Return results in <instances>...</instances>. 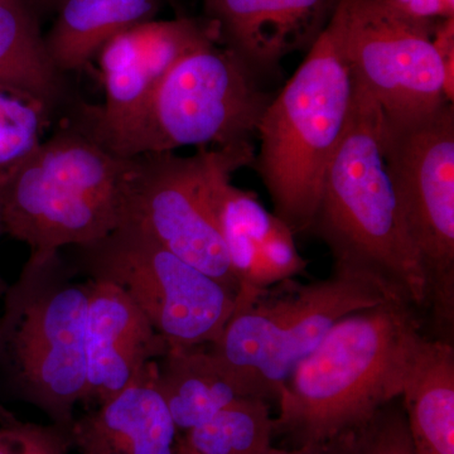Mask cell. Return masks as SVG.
Returning a JSON list of instances; mask_svg holds the SVG:
<instances>
[{
    "instance_id": "cell-24",
    "label": "cell",
    "mask_w": 454,
    "mask_h": 454,
    "mask_svg": "<svg viewBox=\"0 0 454 454\" xmlns=\"http://www.w3.org/2000/svg\"><path fill=\"white\" fill-rule=\"evenodd\" d=\"M71 450L70 432L55 424L16 419L0 426V454H70Z\"/></svg>"
},
{
    "instance_id": "cell-15",
    "label": "cell",
    "mask_w": 454,
    "mask_h": 454,
    "mask_svg": "<svg viewBox=\"0 0 454 454\" xmlns=\"http://www.w3.org/2000/svg\"><path fill=\"white\" fill-rule=\"evenodd\" d=\"M220 225L227 260L238 284L236 300L293 279L307 268L294 234L252 191L227 182L221 192Z\"/></svg>"
},
{
    "instance_id": "cell-8",
    "label": "cell",
    "mask_w": 454,
    "mask_h": 454,
    "mask_svg": "<svg viewBox=\"0 0 454 454\" xmlns=\"http://www.w3.org/2000/svg\"><path fill=\"white\" fill-rule=\"evenodd\" d=\"M253 143L137 155L121 225L145 232L230 291L238 293L220 225L221 192L236 170L252 166Z\"/></svg>"
},
{
    "instance_id": "cell-28",
    "label": "cell",
    "mask_w": 454,
    "mask_h": 454,
    "mask_svg": "<svg viewBox=\"0 0 454 454\" xmlns=\"http://www.w3.org/2000/svg\"><path fill=\"white\" fill-rule=\"evenodd\" d=\"M13 420H16V418H14V415L12 413H9L7 409L4 408L2 404H0V423H9L13 422Z\"/></svg>"
},
{
    "instance_id": "cell-33",
    "label": "cell",
    "mask_w": 454,
    "mask_h": 454,
    "mask_svg": "<svg viewBox=\"0 0 454 454\" xmlns=\"http://www.w3.org/2000/svg\"><path fill=\"white\" fill-rule=\"evenodd\" d=\"M61 2H62V0H59V3H61Z\"/></svg>"
},
{
    "instance_id": "cell-7",
    "label": "cell",
    "mask_w": 454,
    "mask_h": 454,
    "mask_svg": "<svg viewBox=\"0 0 454 454\" xmlns=\"http://www.w3.org/2000/svg\"><path fill=\"white\" fill-rule=\"evenodd\" d=\"M271 100L240 57L211 42L173 66L113 152L131 158L182 146L230 148L253 143Z\"/></svg>"
},
{
    "instance_id": "cell-23",
    "label": "cell",
    "mask_w": 454,
    "mask_h": 454,
    "mask_svg": "<svg viewBox=\"0 0 454 454\" xmlns=\"http://www.w3.org/2000/svg\"><path fill=\"white\" fill-rule=\"evenodd\" d=\"M356 454H414L400 397L379 409L358 429Z\"/></svg>"
},
{
    "instance_id": "cell-12",
    "label": "cell",
    "mask_w": 454,
    "mask_h": 454,
    "mask_svg": "<svg viewBox=\"0 0 454 454\" xmlns=\"http://www.w3.org/2000/svg\"><path fill=\"white\" fill-rule=\"evenodd\" d=\"M211 42H219L215 27L192 18L149 20L116 35L98 53L104 106H83L74 124L113 152L173 66Z\"/></svg>"
},
{
    "instance_id": "cell-27",
    "label": "cell",
    "mask_w": 454,
    "mask_h": 454,
    "mask_svg": "<svg viewBox=\"0 0 454 454\" xmlns=\"http://www.w3.org/2000/svg\"><path fill=\"white\" fill-rule=\"evenodd\" d=\"M394 7L418 20L437 22L443 18L454 17L443 0H387Z\"/></svg>"
},
{
    "instance_id": "cell-20",
    "label": "cell",
    "mask_w": 454,
    "mask_h": 454,
    "mask_svg": "<svg viewBox=\"0 0 454 454\" xmlns=\"http://www.w3.org/2000/svg\"><path fill=\"white\" fill-rule=\"evenodd\" d=\"M0 91L53 112L64 98L57 70L26 0H0Z\"/></svg>"
},
{
    "instance_id": "cell-18",
    "label": "cell",
    "mask_w": 454,
    "mask_h": 454,
    "mask_svg": "<svg viewBox=\"0 0 454 454\" xmlns=\"http://www.w3.org/2000/svg\"><path fill=\"white\" fill-rule=\"evenodd\" d=\"M400 399L414 454H454L453 343L424 337Z\"/></svg>"
},
{
    "instance_id": "cell-14",
    "label": "cell",
    "mask_w": 454,
    "mask_h": 454,
    "mask_svg": "<svg viewBox=\"0 0 454 454\" xmlns=\"http://www.w3.org/2000/svg\"><path fill=\"white\" fill-rule=\"evenodd\" d=\"M339 0H203L219 43L259 79L279 71L284 57L309 51Z\"/></svg>"
},
{
    "instance_id": "cell-19",
    "label": "cell",
    "mask_w": 454,
    "mask_h": 454,
    "mask_svg": "<svg viewBox=\"0 0 454 454\" xmlns=\"http://www.w3.org/2000/svg\"><path fill=\"white\" fill-rule=\"evenodd\" d=\"M162 0H62L44 37L61 74L82 70L116 35L153 20Z\"/></svg>"
},
{
    "instance_id": "cell-3",
    "label": "cell",
    "mask_w": 454,
    "mask_h": 454,
    "mask_svg": "<svg viewBox=\"0 0 454 454\" xmlns=\"http://www.w3.org/2000/svg\"><path fill=\"white\" fill-rule=\"evenodd\" d=\"M137 157H121L76 125L62 128L0 186L3 234L49 258L121 225Z\"/></svg>"
},
{
    "instance_id": "cell-31",
    "label": "cell",
    "mask_w": 454,
    "mask_h": 454,
    "mask_svg": "<svg viewBox=\"0 0 454 454\" xmlns=\"http://www.w3.org/2000/svg\"><path fill=\"white\" fill-rule=\"evenodd\" d=\"M42 5H46V7H51V5H57L59 7V0H38Z\"/></svg>"
},
{
    "instance_id": "cell-32",
    "label": "cell",
    "mask_w": 454,
    "mask_h": 454,
    "mask_svg": "<svg viewBox=\"0 0 454 454\" xmlns=\"http://www.w3.org/2000/svg\"><path fill=\"white\" fill-rule=\"evenodd\" d=\"M444 4L447 5V8L450 9L452 13H454V0H443Z\"/></svg>"
},
{
    "instance_id": "cell-30",
    "label": "cell",
    "mask_w": 454,
    "mask_h": 454,
    "mask_svg": "<svg viewBox=\"0 0 454 454\" xmlns=\"http://www.w3.org/2000/svg\"><path fill=\"white\" fill-rule=\"evenodd\" d=\"M0 234H3L2 225H0ZM8 286L4 283V280L0 277V295H4L5 291H7Z\"/></svg>"
},
{
    "instance_id": "cell-29",
    "label": "cell",
    "mask_w": 454,
    "mask_h": 454,
    "mask_svg": "<svg viewBox=\"0 0 454 454\" xmlns=\"http://www.w3.org/2000/svg\"><path fill=\"white\" fill-rule=\"evenodd\" d=\"M179 454H199L196 453L195 450H191L190 447L187 446L184 442V438L181 441V447H179Z\"/></svg>"
},
{
    "instance_id": "cell-5",
    "label": "cell",
    "mask_w": 454,
    "mask_h": 454,
    "mask_svg": "<svg viewBox=\"0 0 454 454\" xmlns=\"http://www.w3.org/2000/svg\"><path fill=\"white\" fill-rule=\"evenodd\" d=\"M61 253L27 260L4 293L0 355L20 399L68 432L83 403L89 280L74 279Z\"/></svg>"
},
{
    "instance_id": "cell-21",
    "label": "cell",
    "mask_w": 454,
    "mask_h": 454,
    "mask_svg": "<svg viewBox=\"0 0 454 454\" xmlns=\"http://www.w3.org/2000/svg\"><path fill=\"white\" fill-rule=\"evenodd\" d=\"M182 438L199 454H268L274 438L270 404L256 397L238 400Z\"/></svg>"
},
{
    "instance_id": "cell-2",
    "label": "cell",
    "mask_w": 454,
    "mask_h": 454,
    "mask_svg": "<svg viewBox=\"0 0 454 454\" xmlns=\"http://www.w3.org/2000/svg\"><path fill=\"white\" fill-rule=\"evenodd\" d=\"M384 112L355 82L354 107L325 170L313 232L334 267L372 278L414 306H428V284L382 151Z\"/></svg>"
},
{
    "instance_id": "cell-25",
    "label": "cell",
    "mask_w": 454,
    "mask_h": 454,
    "mask_svg": "<svg viewBox=\"0 0 454 454\" xmlns=\"http://www.w3.org/2000/svg\"><path fill=\"white\" fill-rule=\"evenodd\" d=\"M433 42L443 65L446 98L454 103V17L439 20Z\"/></svg>"
},
{
    "instance_id": "cell-16",
    "label": "cell",
    "mask_w": 454,
    "mask_h": 454,
    "mask_svg": "<svg viewBox=\"0 0 454 454\" xmlns=\"http://www.w3.org/2000/svg\"><path fill=\"white\" fill-rule=\"evenodd\" d=\"M158 361L121 394L74 419L77 454H179L182 434L157 385Z\"/></svg>"
},
{
    "instance_id": "cell-9",
    "label": "cell",
    "mask_w": 454,
    "mask_h": 454,
    "mask_svg": "<svg viewBox=\"0 0 454 454\" xmlns=\"http://www.w3.org/2000/svg\"><path fill=\"white\" fill-rule=\"evenodd\" d=\"M382 151L427 284L438 340L454 333V103L411 121L384 114Z\"/></svg>"
},
{
    "instance_id": "cell-1",
    "label": "cell",
    "mask_w": 454,
    "mask_h": 454,
    "mask_svg": "<svg viewBox=\"0 0 454 454\" xmlns=\"http://www.w3.org/2000/svg\"><path fill=\"white\" fill-rule=\"evenodd\" d=\"M424 337L417 309L403 300L340 318L280 387L274 437L298 447L365 426L402 397Z\"/></svg>"
},
{
    "instance_id": "cell-11",
    "label": "cell",
    "mask_w": 454,
    "mask_h": 454,
    "mask_svg": "<svg viewBox=\"0 0 454 454\" xmlns=\"http://www.w3.org/2000/svg\"><path fill=\"white\" fill-rule=\"evenodd\" d=\"M437 23L408 16L387 0H339L325 29L385 116L411 121L450 101L433 42Z\"/></svg>"
},
{
    "instance_id": "cell-17",
    "label": "cell",
    "mask_w": 454,
    "mask_h": 454,
    "mask_svg": "<svg viewBox=\"0 0 454 454\" xmlns=\"http://www.w3.org/2000/svg\"><path fill=\"white\" fill-rule=\"evenodd\" d=\"M157 385L181 434L238 400L253 397L208 345L169 348L158 360Z\"/></svg>"
},
{
    "instance_id": "cell-6",
    "label": "cell",
    "mask_w": 454,
    "mask_h": 454,
    "mask_svg": "<svg viewBox=\"0 0 454 454\" xmlns=\"http://www.w3.org/2000/svg\"><path fill=\"white\" fill-rule=\"evenodd\" d=\"M390 300L402 298L363 274L334 267L327 279H289L236 300L223 333L208 346L250 395L277 402L284 381L334 324Z\"/></svg>"
},
{
    "instance_id": "cell-26",
    "label": "cell",
    "mask_w": 454,
    "mask_h": 454,
    "mask_svg": "<svg viewBox=\"0 0 454 454\" xmlns=\"http://www.w3.org/2000/svg\"><path fill=\"white\" fill-rule=\"evenodd\" d=\"M358 429L348 430L325 441L312 442L289 450L273 447L268 454H356Z\"/></svg>"
},
{
    "instance_id": "cell-13",
    "label": "cell",
    "mask_w": 454,
    "mask_h": 454,
    "mask_svg": "<svg viewBox=\"0 0 454 454\" xmlns=\"http://www.w3.org/2000/svg\"><path fill=\"white\" fill-rule=\"evenodd\" d=\"M88 280L83 404L95 408L143 378L168 352L169 345L121 289L103 280Z\"/></svg>"
},
{
    "instance_id": "cell-4",
    "label": "cell",
    "mask_w": 454,
    "mask_h": 454,
    "mask_svg": "<svg viewBox=\"0 0 454 454\" xmlns=\"http://www.w3.org/2000/svg\"><path fill=\"white\" fill-rule=\"evenodd\" d=\"M354 98V74L325 29L260 121L253 167L270 195L274 214L294 235L309 231Z\"/></svg>"
},
{
    "instance_id": "cell-10",
    "label": "cell",
    "mask_w": 454,
    "mask_h": 454,
    "mask_svg": "<svg viewBox=\"0 0 454 454\" xmlns=\"http://www.w3.org/2000/svg\"><path fill=\"white\" fill-rule=\"evenodd\" d=\"M74 249L76 270L121 289L169 348L211 345L234 312V292L136 227Z\"/></svg>"
},
{
    "instance_id": "cell-22",
    "label": "cell",
    "mask_w": 454,
    "mask_h": 454,
    "mask_svg": "<svg viewBox=\"0 0 454 454\" xmlns=\"http://www.w3.org/2000/svg\"><path fill=\"white\" fill-rule=\"evenodd\" d=\"M47 121L42 107L0 91V186L37 151Z\"/></svg>"
}]
</instances>
